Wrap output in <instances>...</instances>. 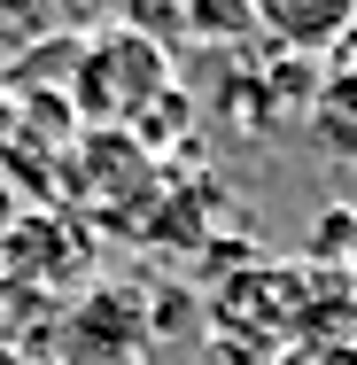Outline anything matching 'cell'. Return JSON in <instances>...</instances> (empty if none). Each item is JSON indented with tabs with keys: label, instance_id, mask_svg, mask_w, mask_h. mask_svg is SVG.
<instances>
[{
	"label": "cell",
	"instance_id": "1",
	"mask_svg": "<svg viewBox=\"0 0 357 365\" xmlns=\"http://www.w3.org/2000/svg\"><path fill=\"white\" fill-rule=\"evenodd\" d=\"M155 93H171V55L148 39V24H109L78 47V71L63 86L78 125H125L155 109Z\"/></svg>",
	"mask_w": 357,
	"mask_h": 365
},
{
	"label": "cell",
	"instance_id": "2",
	"mask_svg": "<svg viewBox=\"0 0 357 365\" xmlns=\"http://www.w3.org/2000/svg\"><path fill=\"white\" fill-rule=\"evenodd\" d=\"M350 24H357L350 0H264L257 8V31H272L280 47H303V55H334Z\"/></svg>",
	"mask_w": 357,
	"mask_h": 365
},
{
	"label": "cell",
	"instance_id": "3",
	"mask_svg": "<svg viewBox=\"0 0 357 365\" xmlns=\"http://www.w3.org/2000/svg\"><path fill=\"white\" fill-rule=\"evenodd\" d=\"M311 241H319V257H350L357 249V210H326Z\"/></svg>",
	"mask_w": 357,
	"mask_h": 365
},
{
	"label": "cell",
	"instance_id": "4",
	"mask_svg": "<svg viewBox=\"0 0 357 365\" xmlns=\"http://www.w3.org/2000/svg\"><path fill=\"white\" fill-rule=\"evenodd\" d=\"M187 31H257V8H187Z\"/></svg>",
	"mask_w": 357,
	"mask_h": 365
},
{
	"label": "cell",
	"instance_id": "5",
	"mask_svg": "<svg viewBox=\"0 0 357 365\" xmlns=\"http://www.w3.org/2000/svg\"><path fill=\"white\" fill-rule=\"evenodd\" d=\"M287 365H357V350H350V342H303Z\"/></svg>",
	"mask_w": 357,
	"mask_h": 365
},
{
	"label": "cell",
	"instance_id": "6",
	"mask_svg": "<svg viewBox=\"0 0 357 365\" xmlns=\"http://www.w3.org/2000/svg\"><path fill=\"white\" fill-rule=\"evenodd\" d=\"M16 225H24V195H16V179H0V249H8Z\"/></svg>",
	"mask_w": 357,
	"mask_h": 365
}]
</instances>
